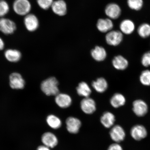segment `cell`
<instances>
[{"mask_svg":"<svg viewBox=\"0 0 150 150\" xmlns=\"http://www.w3.org/2000/svg\"><path fill=\"white\" fill-rule=\"evenodd\" d=\"M59 82L56 79L52 77L43 81L41 84V89L45 94L48 96H56L59 92Z\"/></svg>","mask_w":150,"mask_h":150,"instance_id":"1","label":"cell"},{"mask_svg":"<svg viewBox=\"0 0 150 150\" xmlns=\"http://www.w3.org/2000/svg\"><path fill=\"white\" fill-rule=\"evenodd\" d=\"M13 7L16 14L26 16L31 10V5L29 0H15Z\"/></svg>","mask_w":150,"mask_h":150,"instance_id":"2","label":"cell"},{"mask_svg":"<svg viewBox=\"0 0 150 150\" xmlns=\"http://www.w3.org/2000/svg\"><path fill=\"white\" fill-rule=\"evenodd\" d=\"M105 40L107 43L109 45L117 46L122 42L123 34L119 30H111L107 33Z\"/></svg>","mask_w":150,"mask_h":150,"instance_id":"3","label":"cell"},{"mask_svg":"<svg viewBox=\"0 0 150 150\" xmlns=\"http://www.w3.org/2000/svg\"><path fill=\"white\" fill-rule=\"evenodd\" d=\"M16 26L13 21L4 18H0V31L5 35H11L16 30Z\"/></svg>","mask_w":150,"mask_h":150,"instance_id":"4","label":"cell"},{"mask_svg":"<svg viewBox=\"0 0 150 150\" xmlns=\"http://www.w3.org/2000/svg\"><path fill=\"white\" fill-rule=\"evenodd\" d=\"M9 85L13 89H22L25 86V81L19 73L14 72L11 74L9 77Z\"/></svg>","mask_w":150,"mask_h":150,"instance_id":"5","label":"cell"},{"mask_svg":"<svg viewBox=\"0 0 150 150\" xmlns=\"http://www.w3.org/2000/svg\"><path fill=\"white\" fill-rule=\"evenodd\" d=\"M133 112L138 117H142L147 113L148 106L145 101L142 99L134 100L132 104Z\"/></svg>","mask_w":150,"mask_h":150,"instance_id":"6","label":"cell"},{"mask_svg":"<svg viewBox=\"0 0 150 150\" xmlns=\"http://www.w3.org/2000/svg\"><path fill=\"white\" fill-rule=\"evenodd\" d=\"M65 122L67 130L70 134H76L79 132L81 122L77 118L69 117L67 118Z\"/></svg>","mask_w":150,"mask_h":150,"instance_id":"7","label":"cell"},{"mask_svg":"<svg viewBox=\"0 0 150 150\" xmlns=\"http://www.w3.org/2000/svg\"><path fill=\"white\" fill-rule=\"evenodd\" d=\"M81 108L84 113L92 114L96 110V104L94 100L89 97H86L81 100L80 103Z\"/></svg>","mask_w":150,"mask_h":150,"instance_id":"8","label":"cell"},{"mask_svg":"<svg viewBox=\"0 0 150 150\" xmlns=\"http://www.w3.org/2000/svg\"><path fill=\"white\" fill-rule=\"evenodd\" d=\"M105 12L110 19L115 20L119 17L121 13L120 7L117 4H109L105 8Z\"/></svg>","mask_w":150,"mask_h":150,"instance_id":"9","label":"cell"},{"mask_svg":"<svg viewBox=\"0 0 150 150\" xmlns=\"http://www.w3.org/2000/svg\"><path fill=\"white\" fill-rule=\"evenodd\" d=\"M24 23L26 29L30 32H33L37 30L39 26L38 18L35 15L29 14L24 18Z\"/></svg>","mask_w":150,"mask_h":150,"instance_id":"10","label":"cell"},{"mask_svg":"<svg viewBox=\"0 0 150 150\" xmlns=\"http://www.w3.org/2000/svg\"><path fill=\"white\" fill-rule=\"evenodd\" d=\"M111 139L116 143H119L125 139V133L122 127L116 125L112 127L110 132Z\"/></svg>","mask_w":150,"mask_h":150,"instance_id":"11","label":"cell"},{"mask_svg":"<svg viewBox=\"0 0 150 150\" xmlns=\"http://www.w3.org/2000/svg\"><path fill=\"white\" fill-rule=\"evenodd\" d=\"M130 134L134 139L140 141L147 137V132L145 127L143 125H137L131 129Z\"/></svg>","mask_w":150,"mask_h":150,"instance_id":"12","label":"cell"},{"mask_svg":"<svg viewBox=\"0 0 150 150\" xmlns=\"http://www.w3.org/2000/svg\"><path fill=\"white\" fill-rule=\"evenodd\" d=\"M42 141L44 145L48 148H54L58 145L59 141L55 135L51 132H46L43 134Z\"/></svg>","mask_w":150,"mask_h":150,"instance_id":"13","label":"cell"},{"mask_svg":"<svg viewBox=\"0 0 150 150\" xmlns=\"http://www.w3.org/2000/svg\"><path fill=\"white\" fill-rule=\"evenodd\" d=\"M55 102L60 108H65L71 106L72 103V99L70 96L67 94L59 93L56 96Z\"/></svg>","mask_w":150,"mask_h":150,"instance_id":"14","label":"cell"},{"mask_svg":"<svg viewBox=\"0 0 150 150\" xmlns=\"http://www.w3.org/2000/svg\"><path fill=\"white\" fill-rule=\"evenodd\" d=\"M96 25L99 31L106 33L112 30L114 24L111 19L109 18H100L97 21Z\"/></svg>","mask_w":150,"mask_h":150,"instance_id":"15","label":"cell"},{"mask_svg":"<svg viewBox=\"0 0 150 150\" xmlns=\"http://www.w3.org/2000/svg\"><path fill=\"white\" fill-rule=\"evenodd\" d=\"M54 13L60 16H64L67 12V5L63 0H57L54 1L51 6Z\"/></svg>","mask_w":150,"mask_h":150,"instance_id":"16","label":"cell"},{"mask_svg":"<svg viewBox=\"0 0 150 150\" xmlns=\"http://www.w3.org/2000/svg\"><path fill=\"white\" fill-rule=\"evenodd\" d=\"M112 65L114 68L118 70H125L129 66V62L123 56L121 55L115 56L112 61Z\"/></svg>","mask_w":150,"mask_h":150,"instance_id":"17","label":"cell"},{"mask_svg":"<svg viewBox=\"0 0 150 150\" xmlns=\"http://www.w3.org/2000/svg\"><path fill=\"white\" fill-rule=\"evenodd\" d=\"M120 28L122 33L129 35L134 32L135 29V25L132 20L125 19L121 22L120 24Z\"/></svg>","mask_w":150,"mask_h":150,"instance_id":"18","label":"cell"},{"mask_svg":"<svg viewBox=\"0 0 150 150\" xmlns=\"http://www.w3.org/2000/svg\"><path fill=\"white\" fill-rule=\"evenodd\" d=\"M91 55L92 57L95 61L101 62L104 61L106 59L107 54L104 47L97 46L91 50Z\"/></svg>","mask_w":150,"mask_h":150,"instance_id":"19","label":"cell"},{"mask_svg":"<svg viewBox=\"0 0 150 150\" xmlns=\"http://www.w3.org/2000/svg\"><path fill=\"white\" fill-rule=\"evenodd\" d=\"M100 121L103 126L109 128L113 126L115 121V117L111 112H105L101 117Z\"/></svg>","mask_w":150,"mask_h":150,"instance_id":"20","label":"cell"},{"mask_svg":"<svg viewBox=\"0 0 150 150\" xmlns=\"http://www.w3.org/2000/svg\"><path fill=\"white\" fill-rule=\"evenodd\" d=\"M92 86L97 92L102 93L104 92L108 89V83L105 78H99L92 82Z\"/></svg>","mask_w":150,"mask_h":150,"instance_id":"21","label":"cell"},{"mask_svg":"<svg viewBox=\"0 0 150 150\" xmlns=\"http://www.w3.org/2000/svg\"><path fill=\"white\" fill-rule=\"evenodd\" d=\"M126 101L124 96L121 93H117L112 96L110 99V103L114 108H118L124 105Z\"/></svg>","mask_w":150,"mask_h":150,"instance_id":"22","label":"cell"},{"mask_svg":"<svg viewBox=\"0 0 150 150\" xmlns=\"http://www.w3.org/2000/svg\"><path fill=\"white\" fill-rule=\"evenodd\" d=\"M6 59L11 62H17L21 59V52L17 50L8 49L5 52Z\"/></svg>","mask_w":150,"mask_h":150,"instance_id":"23","label":"cell"},{"mask_svg":"<svg viewBox=\"0 0 150 150\" xmlns=\"http://www.w3.org/2000/svg\"><path fill=\"white\" fill-rule=\"evenodd\" d=\"M76 91L80 96L85 98L89 97L91 93V90L88 84L86 82H82L79 84L76 88Z\"/></svg>","mask_w":150,"mask_h":150,"instance_id":"24","label":"cell"},{"mask_svg":"<svg viewBox=\"0 0 150 150\" xmlns=\"http://www.w3.org/2000/svg\"><path fill=\"white\" fill-rule=\"evenodd\" d=\"M46 122L49 126L54 129H59L62 125L61 120L53 114L50 115L47 117Z\"/></svg>","mask_w":150,"mask_h":150,"instance_id":"25","label":"cell"},{"mask_svg":"<svg viewBox=\"0 0 150 150\" xmlns=\"http://www.w3.org/2000/svg\"><path fill=\"white\" fill-rule=\"evenodd\" d=\"M137 32L139 36L142 38H146L150 36V25L147 23H142L138 27Z\"/></svg>","mask_w":150,"mask_h":150,"instance_id":"26","label":"cell"},{"mask_svg":"<svg viewBox=\"0 0 150 150\" xmlns=\"http://www.w3.org/2000/svg\"><path fill=\"white\" fill-rule=\"evenodd\" d=\"M139 81L142 85L150 86V70H146L142 71L140 74Z\"/></svg>","mask_w":150,"mask_h":150,"instance_id":"27","label":"cell"},{"mask_svg":"<svg viewBox=\"0 0 150 150\" xmlns=\"http://www.w3.org/2000/svg\"><path fill=\"white\" fill-rule=\"evenodd\" d=\"M127 4L130 9L139 11L142 8L144 2L143 0H127Z\"/></svg>","mask_w":150,"mask_h":150,"instance_id":"28","label":"cell"},{"mask_svg":"<svg viewBox=\"0 0 150 150\" xmlns=\"http://www.w3.org/2000/svg\"><path fill=\"white\" fill-rule=\"evenodd\" d=\"M9 10V5L4 0H0V18H3L8 13Z\"/></svg>","mask_w":150,"mask_h":150,"instance_id":"29","label":"cell"},{"mask_svg":"<svg viewBox=\"0 0 150 150\" xmlns=\"http://www.w3.org/2000/svg\"><path fill=\"white\" fill-rule=\"evenodd\" d=\"M53 0H37V3L41 8L47 10L51 7Z\"/></svg>","mask_w":150,"mask_h":150,"instance_id":"30","label":"cell"},{"mask_svg":"<svg viewBox=\"0 0 150 150\" xmlns=\"http://www.w3.org/2000/svg\"><path fill=\"white\" fill-rule=\"evenodd\" d=\"M141 62L144 67H150V50L145 52L142 55Z\"/></svg>","mask_w":150,"mask_h":150,"instance_id":"31","label":"cell"},{"mask_svg":"<svg viewBox=\"0 0 150 150\" xmlns=\"http://www.w3.org/2000/svg\"><path fill=\"white\" fill-rule=\"evenodd\" d=\"M108 150H123L122 146L117 143L110 145L108 147Z\"/></svg>","mask_w":150,"mask_h":150,"instance_id":"32","label":"cell"},{"mask_svg":"<svg viewBox=\"0 0 150 150\" xmlns=\"http://www.w3.org/2000/svg\"><path fill=\"white\" fill-rule=\"evenodd\" d=\"M37 150H50V148L45 145L39 146L38 147Z\"/></svg>","mask_w":150,"mask_h":150,"instance_id":"33","label":"cell"},{"mask_svg":"<svg viewBox=\"0 0 150 150\" xmlns=\"http://www.w3.org/2000/svg\"><path fill=\"white\" fill-rule=\"evenodd\" d=\"M5 44L2 39L0 38V50H3L4 48Z\"/></svg>","mask_w":150,"mask_h":150,"instance_id":"34","label":"cell"}]
</instances>
